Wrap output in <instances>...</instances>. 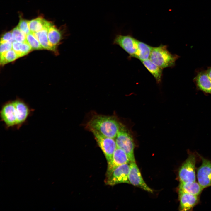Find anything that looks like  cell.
I'll return each instance as SVG.
<instances>
[{
	"label": "cell",
	"instance_id": "6da1fadb",
	"mask_svg": "<svg viewBox=\"0 0 211 211\" xmlns=\"http://www.w3.org/2000/svg\"><path fill=\"white\" fill-rule=\"evenodd\" d=\"M34 111L23 99L17 98L2 104L0 111L1 121L5 129L18 130L26 124Z\"/></svg>",
	"mask_w": 211,
	"mask_h": 211
},
{
	"label": "cell",
	"instance_id": "7a4b0ae2",
	"mask_svg": "<svg viewBox=\"0 0 211 211\" xmlns=\"http://www.w3.org/2000/svg\"><path fill=\"white\" fill-rule=\"evenodd\" d=\"M122 124L113 116L95 115L87 124V129L95 130L102 135L115 139Z\"/></svg>",
	"mask_w": 211,
	"mask_h": 211
},
{
	"label": "cell",
	"instance_id": "3957f363",
	"mask_svg": "<svg viewBox=\"0 0 211 211\" xmlns=\"http://www.w3.org/2000/svg\"><path fill=\"white\" fill-rule=\"evenodd\" d=\"M179 56L171 53L166 45L161 44L157 47H153L149 59L154 64L163 69L173 67Z\"/></svg>",
	"mask_w": 211,
	"mask_h": 211
},
{
	"label": "cell",
	"instance_id": "277c9868",
	"mask_svg": "<svg viewBox=\"0 0 211 211\" xmlns=\"http://www.w3.org/2000/svg\"><path fill=\"white\" fill-rule=\"evenodd\" d=\"M115 140L117 147L125 152L130 162H135L133 138L126 127L122 124Z\"/></svg>",
	"mask_w": 211,
	"mask_h": 211
},
{
	"label": "cell",
	"instance_id": "5b68a950",
	"mask_svg": "<svg viewBox=\"0 0 211 211\" xmlns=\"http://www.w3.org/2000/svg\"><path fill=\"white\" fill-rule=\"evenodd\" d=\"M188 156L179 169L178 176L180 182L195 181L196 154L188 150Z\"/></svg>",
	"mask_w": 211,
	"mask_h": 211
},
{
	"label": "cell",
	"instance_id": "8992f818",
	"mask_svg": "<svg viewBox=\"0 0 211 211\" xmlns=\"http://www.w3.org/2000/svg\"><path fill=\"white\" fill-rule=\"evenodd\" d=\"M89 130L93 135L107 161L109 162L112 159L114 152L117 148L115 139L105 136L95 130L91 129Z\"/></svg>",
	"mask_w": 211,
	"mask_h": 211
},
{
	"label": "cell",
	"instance_id": "52a82bcc",
	"mask_svg": "<svg viewBox=\"0 0 211 211\" xmlns=\"http://www.w3.org/2000/svg\"><path fill=\"white\" fill-rule=\"evenodd\" d=\"M130 169V164H125L118 166L109 175L106 176L105 183L110 186L121 183H130L128 179Z\"/></svg>",
	"mask_w": 211,
	"mask_h": 211
},
{
	"label": "cell",
	"instance_id": "ba28073f",
	"mask_svg": "<svg viewBox=\"0 0 211 211\" xmlns=\"http://www.w3.org/2000/svg\"><path fill=\"white\" fill-rule=\"evenodd\" d=\"M137 41L131 35H122L120 34L116 35L113 44L118 45L132 57H136L137 51Z\"/></svg>",
	"mask_w": 211,
	"mask_h": 211
},
{
	"label": "cell",
	"instance_id": "9c48e42d",
	"mask_svg": "<svg viewBox=\"0 0 211 211\" xmlns=\"http://www.w3.org/2000/svg\"><path fill=\"white\" fill-rule=\"evenodd\" d=\"M202 162L197 169L198 183L203 188L211 186V161L199 154Z\"/></svg>",
	"mask_w": 211,
	"mask_h": 211
},
{
	"label": "cell",
	"instance_id": "30bf717a",
	"mask_svg": "<svg viewBox=\"0 0 211 211\" xmlns=\"http://www.w3.org/2000/svg\"><path fill=\"white\" fill-rule=\"evenodd\" d=\"M130 169L128 175L130 183L139 187L149 192L152 193L153 190L144 181L139 170L135 162L130 163Z\"/></svg>",
	"mask_w": 211,
	"mask_h": 211
},
{
	"label": "cell",
	"instance_id": "8fae6325",
	"mask_svg": "<svg viewBox=\"0 0 211 211\" xmlns=\"http://www.w3.org/2000/svg\"><path fill=\"white\" fill-rule=\"evenodd\" d=\"M130 162L127 155L122 150L117 148L113 154L112 159L108 162L106 176L109 175L118 166Z\"/></svg>",
	"mask_w": 211,
	"mask_h": 211
},
{
	"label": "cell",
	"instance_id": "7c38bea8",
	"mask_svg": "<svg viewBox=\"0 0 211 211\" xmlns=\"http://www.w3.org/2000/svg\"><path fill=\"white\" fill-rule=\"evenodd\" d=\"M193 81L198 89L205 93L211 95V80L206 70H201L198 72Z\"/></svg>",
	"mask_w": 211,
	"mask_h": 211
},
{
	"label": "cell",
	"instance_id": "4fadbf2b",
	"mask_svg": "<svg viewBox=\"0 0 211 211\" xmlns=\"http://www.w3.org/2000/svg\"><path fill=\"white\" fill-rule=\"evenodd\" d=\"M180 202L179 209L181 211H189L198 203L199 195L185 193H178Z\"/></svg>",
	"mask_w": 211,
	"mask_h": 211
},
{
	"label": "cell",
	"instance_id": "5bb4252c",
	"mask_svg": "<svg viewBox=\"0 0 211 211\" xmlns=\"http://www.w3.org/2000/svg\"><path fill=\"white\" fill-rule=\"evenodd\" d=\"M65 30H61L52 25L49 28L48 37L50 44L53 51H56L57 46L63 38Z\"/></svg>",
	"mask_w": 211,
	"mask_h": 211
},
{
	"label": "cell",
	"instance_id": "9a60e30c",
	"mask_svg": "<svg viewBox=\"0 0 211 211\" xmlns=\"http://www.w3.org/2000/svg\"><path fill=\"white\" fill-rule=\"evenodd\" d=\"M204 189L195 181L180 182L178 188V193H185L199 195Z\"/></svg>",
	"mask_w": 211,
	"mask_h": 211
},
{
	"label": "cell",
	"instance_id": "2e32d148",
	"mask_svg": "<svg viewBox=\"0 0 211 211\" xmlns=\"http://www.w3.org/2000/svg\"><path fill=\"white\" fill-rule=\"evenodd\" d=\"M142 64L155 78L157 83L161 82L163 69L153 63L149 59L141 61Z\"/></svg>",
	"mask_w": 211,
	"mask_h": 211
},
{
	"label": "cell",
	"instance_id": "e0dca14e",
	"mask_svg": "<svg viewBox=\"0 0 211 211\" xmlns=\"http://www.w3.org/2000/svg\"><path fill=\"white\" fill-rule=\"evenodd\" d=\"M137 47L135 58L141 61L149 59L153 47L138 40Z\"/></svg>",
	"mask_w": 211,
	"mask_h": 211
},
{
	"label": "cell",
	"instance_id": "ac0fdd59",
	"mask_svg": "<svg viewBox=\"0 0 211 211\" xmlns=\"http://www.w3.org/2000/svg\"><path fill=\"white\" fill-rule=\"evenodd\" d=\"M52 24L41 17H38L29 21V27L31 32L35 33L44 29L49 28Z\"/></svg>",
	"mask_w": 211,
	"mask_h": 211
},
{
	"label": "cell",
	"instance_id": "d6986e66",
	"mask_svg": "<svg viewBox=\"0 0 211 211\" xmlns=\"http://www.w3.org/2000/svg\"><path fill=\"white\" fill-rule=\"evenodd\" d=\"M48 29H44L40 31L34 33L43 49L53 51L48 40Z\"/></svg>",
	"mask_w": 211,
	"mask_h": 211
},
{
	"label": "cell",
	"instance_id": "ffe728a7",
	"mask_svg": "<svg viewBox=\"0 0 211 211\" xmlns=\"http://www.w3.org/2000/svg\"><path fill=\"white\" fill-rule=\"evenodd\" d=\"M12 49L19 57L27 55L32 50L26 41L24 42H14L12 43Z\"/></svg>",
	"mask_w": 211,
	"mask_h": 211
},
{
	"label": "cell",
	"instance_id": "44dd1931",
	"mask_svg": "<svg viewBox=\"0 0 211 211\" xmlns=\"http://www.w3.org/2000/svg\"><path fill=\"white\" fill-rule=\"evenodd\" d=\"M18 58L19 57L18 54L12 49L0 55V64L4 65L14 61Z\"/></svg>",
	"mask_w": 211,
	"mask_h": 211
},
{
	"label": "cell",
	"instance_id": "7402d4cb",
	"mask_svg": "<svg viewBox=\"0 0 211 211\" xmlns=\"http://www.w3.org/2000/svg\"><path fill=\"white\" fill-rule=\"evenodd\" d=\"M26 41L32 50H38L43 49L33 33L30 32L26 35Z\"/></svg>",
	"mask_w": 211,
	"mask_h": 211
},
{
	"label": "cell",
	"instance_id": "603a6c76",
	"mask_svg": "<svg viewBox=\"0 0 211 211\" xmlns=\"http://www.w3.org/2000/svg\"><path fill=\"white\" fill-rule=\"evenodd\" d=\"M12 35L15 41L24 42L26 41V35L21 32L18 27L15 28L12 31Z\"/></svg>",
	"mask_w": 211,
	"mask_h": 211
},
{
	"label": "cell",
	"instance_id": "cb8c5ba5",
	"mask_svg": "<svg viewBox=\"0 0 211 211\" xmlns=\"http://www.w3.org/2000/svg\"><path fill=\"white\" fill-rule=\"evenodd\" d=\"M17 27L26 35L31 32L29 27V21L26 20L21 19Z\"/></svg>",
	"mask_w": 211,
	"mask_h": 211
},
{
	"label": "cell",
	"instance_id": "d4e9b609",
	"mask_svg": "<svg viewBox=\"0 0 211 211\" xmlns=\"http://www.w3.org/2000/svg\"><path fill=\"white\" fill-rule=\"evenodd\" d=\"M12 49V43L7 41L0 42V55Z\"/></svg>",
	"mask_w": 211,
	"mask_h": 211
},
{
	"label": "cell",
	"instance_id": "484cf974",
	"mask_svg": "<svg viewBox=\"0 0 211 211\" xmlns=\"http://www.w3.org/2000/svg\"><path fill=\"white\" fill-rule=\"evenodd\" d=\"M9 42L12 43L14 42L13 39L12 31L8 32L5 33L1 37V42Z\"/></svg>",
	"mask_w": 211,
	"mask_h": 211
},
{
	"label": "cell",
	"instance_id": "4316f807",
	"mask_svg": "<svg viewBox=\"0 0 211 211\" xmlns=\"http://www.w3.org/2000/svg\"><path fill=\"white\" fill-rule=\"evenodd\" d=\"M206 71L209 77L211 80V66L209 67Z\"/></svg>",
	"mask_w": 211,
	"mask_h": 211
}]
</instances>
